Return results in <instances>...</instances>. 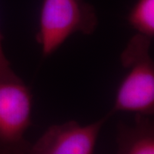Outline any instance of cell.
Wrapping results in <instances>:
<instances>
[{
	"label": "cell",
	"mask_w": 154,
	"mask_h": 154,
	"mask_svg": "<svg viewBox=\"0 0 154 154\" xmlns=\"http://www.w3.org/2000/svg\"><path fill=\"white\" fill-rule=\"evenodd\" d=\"M115 154H154V123L149 116L135 114L134 123L119 122Z\"/></svg>",
	"instance_id": "obj_5"
},
{
	"label": "cell",
	"mask_w": 154,
	"mask_h": 154,
	"mask_svg": "<svg viewBox=\"0 0 154 154\" xmlns=\"http://www.w3.org/2000/svg\"><path fill=\"white\" fill-rule=\"evenodd\" d=\"M110 116L81 125L69 121L50 126L33 144L28 154H94L101 128Z\"/></svg>",
	"instance_id": "obj_4"
},
{
	"label": "cell",
	"mask_w": 154,
	"mask_h": 154,
	"mask_svg": "<svg viewBox=\"0 0 154 154\" xmlns=\"http://www.w3.org/2000/svg\"><path fill=\"white\" fill-rule=\"evenodd\" d=\"M3 35L0 31V78H15L17 74L12 69L10 61L6 57L3 49Z\"/></svg>",
	"instance_id": "obj_7"
},
{
	"label": "cell",
	"mask_w": 154,
	"mask_h": 154,
	"mask_svg": "<svg viewBox=\"0 0 154 154\" xmlns=\"http://www.w3.org/2000/svg\"><path fill=\"white\" fill-rule=\"evenodd\" d=\"M98 24L96 10L86 0H43L36 39L47 57L75 33L93 34Z\"/></svg>",
	"instance_id": "obj_2"
},
{
	"label": "cell",
	"mask_w": 154,
	"mask_h": 154,
	"mask_svg": "<svg viewBox=\"0 0 154 154\" xmlns=\"http://www.w3.org/2000/svg\"><path fill=\"white\" fill-rule=\"evenodd\" d=\"M152 38L136 33L127 44L121 54L122 66L129 70L120 84L112 109L144 116L154 112V63L150 56Z\"/></svg>",
	"instance_id": "obj_1"
},
{
	"label": "cell",
	"mask_w": 154,
	"mask_h": 154,
	"mask_svg": "<svg viewBox=\"0 0 154 154\" xmlns=\"http://www.w3.org/2000/svg\"><path fill=\"white\" fill-rule=\"evenodd\" d=\"M33 96L19 76L0 78V154H28Z\"/></svg>",
	"instance_id": "obj_3"
},
{
	"label": "cell",
	"mask_w": 154,
	"mask_h": 154,
	"mask_svg": "<svg viewBox=\"0 0 154 154\" xmlns=\"http://www.w3.org/2000/svg\"><path fill=\"white\" fill-rule=\"evenodd\" d=\"M128 21L137 33L153 38L154 0H137L128 16Z\"/></svg>",
	"instance_id": "obj_6"
}]
</instances>
